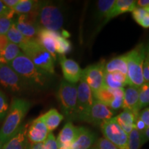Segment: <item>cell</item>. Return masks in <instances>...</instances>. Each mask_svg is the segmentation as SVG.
Segmentation results:
<instances>
[{
  "instance_id": "obj_1",
  "label": "cell",
  "mask_w": 149,
  "mask_h": 149,
  "mask_svg": "<svg viewBox=\"0 0 149 149\" xmlns=\"http://www.w3.org/2000/svg\"><path fill=\"white\" fill-rule=\"evenodd\" d=\"M8 65L29 87L37 90H44L49 86L51 82V74L35 66L22 52Z\"/></svg>"
},
{
  "instance_id": "obj_2",
  "label": "cell",
  "mask_w": 149,
  "mask_h": 149,
  "mask_svg": "<svg viewBox=\"0 0 149 149\" xmlns=\"http://www.w3.org/2000/svg\"><path fill=\"white\" fill-rule=\"evenodd\" d=\"M31 107V102L28 100L17 97L13 99L8 113L0 129V139L3 145L19 129Z\"/></svg>"
},
{
  "instance_id": "obj_3",
  "label": "cell",
  "mask_w": 149,
  "mask_h": 149,
  "mask_svg": "<svg viewBox=\"0 0 149 149\" xmlns=\"http://www.w3.org/2000/svg\"><path fill=\"white\" fill-rule=\"evenodd\" d=\"M35 15L40 28L59 33L62 29L64 22V15L57 3L48 1H40Z\"/></svg>"
},
{
  "instance_id": "obj_4",
  "label": "cell",
  "mask_w": 149,
  "mask_h": 149,
  "mask_svg": "<svg viewBox=\"0 0 149 149\" xmlns=\"http://www.w3.org/2000/svg\"><path fill=\"white\" fill-rule=\"evenodd\" d=\"M19 47L35 66L51 75L55 74V61L51 54L39 44L36 39H27Z\"/></svg>"
},
{
  "instance_id": "obj_5",
  "label": "cell",
  "mask_w": 149,
  "mask_h": 149,
  "mask_svg": "<svg viewBox=\"0 0 149 149\" xmlns=\"http://www.w3.org/2000/svg\"><path fill=\"white\" fill-rule=\"evenodd\" d=\"M127 77L129 86L139 88L144 83L143 78V64L146 58V48L143 44L137 45L126 54Z\"/></svg>"
},
{
  "instance_id": "obj_6",
  "label": "cell",
  "mask_w": 149,
  "mask_h": 149,
  "mask_svg": "<svg viewBox=\"0 0 149 149\" xmlns=\"http://www.w3.org/2000/svg\"><path fill=\"white\" fill-rule=\"evenodd\" d=\"M57 99L65 116L70 120H74L77 110V85L62 80L57 91Z\"/></svg>"
},
{
  "instance_id": "obj_7",
  "label": "cell",
  "mask_w": 149,
  "mask_h": 149,
  "mask_svg": "<svg viewBox=\"0 0 149 149\" xmlns=\"http://www.w3.org/2000/svg\"><path fill=\"white\" fill-rule=\"evenodd\" d=\"M100 127L104 137L119 149H128V135L117 124L115 117L104 121Z\"/></svg>"
},
{
  "instance_id": "obj_8",
  "label": "cell",
  "mask_w": 149,
  "mask_h": 149,
  "mask_svg": "<svg viewBox=\"0 0 149 149\" xmlns=\"http://www.w3.org/2000/svg\"><path fill=\"white\" fill-rule=\"evenodd\" d=\"M79 81V84L77 86V99L75 119L84 122L95 100L92 91L84 79L81 77Z\"/></svg>"
},
{
  "instance_id": "obj_9",
  "label": "cell",
  "mask_w": 149,
  "mask_h": 149,
  "mask_svg": "<svg viewBox=\"0 0 149 149\" xmlns=\"http://www.w3.org/2000/svg\"><path fill=\"white\" fill-rule=\"evenodd\" d=\"M0 84L13 93H21L29 88L26 84L8 64H0Z\"/></svg>"
},
{
  "instance_id": "obj_10",
  "label": "cell",
  "mask_w": 149,
  "mask_h": 149,
  "mask_svg": "<svg viewBox=\"0 0 149 149\" xmlns=\"http://www.w3.org/2000/svg\"><path fill=\"white\" fill-rule=\"evenodd\" d=\"M106 62L104 60L91 65L82 70V77L89 86L93 93L104 86Z\"/></svg>"
},
{
  "instance_id": "obj_11",
  "label": "cell",
  "mask_w": 149,
  "mask_h": 149,
  "mask_svg": "<svg viewBox=\"0 0 149 149\" xmlns=\"http://www.w3.org/2000/svg\"><path fill=\"white\" fill-rule=\"evenodd\" d=\"M35 13L19 15L15 19H14V23L18 31L26 38L29 40L36 39L37 33L40 29L37 23Z\"/></svg>"
},
{
  "instance_id": "obj_12",
  "label": "cell",
  "mask_w": 149,
  "mask_h": 149,
  "mask_svg": "<svg viewBox=\"0 0 149 149\" xmlns=\"http://www.w3.org/2000/svg\"><path fill=\"white\" fill-rule=\"evenodd\" d=\"M114 114V111L111 110L107 106L95 100L84 122L94 125H101L102 123L105 120L113 118Z\"/></svg>"
},
{
  "instance_id": "obj_13",
  "label": "cell",
  "mask_w": 149,
  "mask_h": 149,
  "mask_svg": "<svg viewBox=\"0 0 149 149\" xmlns=\"http://www.w3.org/2000/svg\"><path fill=\"white\" fill-rule=\"evenodd\" d=\"M59 61L65 80L70 84L78 82L83 70L79 64L71 59L66 58L65 55H59Z\"/></svg>"
},
{
  "instance_id": "obj_14",
  "label": "cell",
  "mask_w": 149,
  "mask_h": 149,
  "mask_svg": "<svg viewBox=\"0 0 149 149\" xmlns=\"http://www.w3.org/2000/svg\"><path fill=\"white\" fill-rule=\"evenodd\" d=\"M49 133L42 116L33 120L28 127L27 137L31 144L43 143Z\"/></svg>"
},
{
  "instance_id": "obj_15",
  "label": "cell",
  "mask_w": 149,
  "mask_h": 149,
  "mask_svg": "<svg viewBox=\"0 0 149 149\" xmlns=\"http://www.w3.org/2000/svg\"><path fill=\"white\" fill-rule=\"evenodd\" d=\"M61 34L59 32L49 31L40 28L39 30L36 40L39 44L51 54L53 59H57L56 53V40Z\"/></svg>"
},
{
  "instance_id": "obj_16",
  "label": "cell",
  "mask_w": 149,
  "mask_h": 149,
  "mask_svg": "<svg viewBox=\"0 0 149 149\" xmlns=\"http://www.w3.org/2000/svg\"><path fill=\"white\" fill-rule=\"evenodd\" d=\"M28 125H22L17 132L3 145L2 149H31V143L27 137Z\"/></svg>"
},
{
  "instance_id": "obj_17",
  "label": "cell",
  "mask_w": 149,
  "mask_h": 149,
  "mask_svg": "<svg viewBox=\"0 0 149 149\" xmlns=\"http://www.w3.org/2000/svg\"><path fill=\"white\" fill-rule=\"evenodd\" d=\"M78 127L74 126L70 122L65 124L59 132L57 140L58 149H71L72 142L75 139Z\"/></svg>"
},
{
  "instance_id": "obj_18",
  "label": "cell",
  "mask_w": 149,
  "mask_h": 149,
  "mask_svg": "<svg viewBox=\"0 0 149 149\" xmlns=\"http://www.w3.org/2000/svg\"><path fill=\"white\" fill-rule=\"evenodd\" d=\"M124 88H111L104 86L101 89L93 93V97L94 100L102 102L109 108L115 99L124 97Z\"/></svg>"
},
{
  "instance_id": "obj_19",
  "label": "cell",
  "mask_w": 149,
  "mask_h": 149,
  "mask_svg": "<svg viewBox=\"0 0 149 149\" xmlns=\"http://www.w3.org/2000/svg\"><path fill=\"white\" fill-rule=\"evenodd\" d=\"M138 88L130 86L124 90V101L122 107L124 111H129L135 115H139L140 111Z\"/></svg>"
},
{
  "instance_id": "obj_20",
  "label": "cell",
  "mask_w": 149,
  "mask_h": 149,
  "mask_svg": "<svg viewBox=\"0 0 149 149\" xmlns=\"http://www.w3.org/2000/svg\"><path fill=\"white\" fill-rule=\"evenodd\" d=\"M95 141V135L84 127H78L75 139L72 142L71 149H90Z\"/></svg>"
},
{
  "instance_id": "obj_21",
  "label": "cell",
  "mask_w": 149,
  "mask_h": 149,
  "mask_svg": "<svg viewBox=\"0 0 149 149\" xmlns=\"http://www.w3.org/2000/svg\"><path fill=\"white\" fill-rule=\"evenodd\" d=\"M137 7L136 1L134 0H117L111 12L105 18V22H107L109 20L120 15L122 13L127 12H133L134 9Z\"/></svg>"
},
{
  "instance_id": "obj_22",
  "label": "cell",
  "mask_w": 149,
  "mask_h": 149,
  "mask_svg": "<svg viewBox=\"0 0 149 149\" xmlns=\"http://www.w3.org/2000/svg\"><path fill=\"white\" fill-rule=\"evenodd\" d=\"M129 85L127 75L120 72H106L104 74V86L111 88H124Z\"/></svg>"
},
{
  "instance_id": "obj_23",
  "label": "cell",
  "mask_w": 149,
  "mask_h": 149,
  "mask_svg": "<svg viewBox=\"0 0 149 149\" xmlns=\"http://www.w3.org/2000/svg\"><path fill=\"white\" fill-rule=\"evenodd\" d=\"M138 116L129 111H124L115 119L122 130L128 135L134 128V123Z\"/></svg>"
},
{
  "instance_id": "obj_24",
  "label": "cell",
  "mask_w": 149,
  "mask_h": 149,
  "mask_svg": "<svg viewBox=\"0 0 149 149\" xmlns=\"http://www.w3.org/2000/svg\"><path fill=\"white\" fill-rule=\"evenodd\" d=\"M41 116H42L44 122L45 123L49 133L53 131L58 127L61 121L64 119V115L59 113L55 109L49 110L45 114L41 115Z\"/></svg>"
},
{
  "instance_id": "obj_25",
  "label": "cell",
  "mask_w": 149,
  "mask_h": 149,
  "mask_svg": "<svg viewBox=\"0 0 149 149\" xmlns=\"http://www.w3.org/2000/svg\"><path fill=\"white\" fill-rule=\"evenodd\" d=\"M106 72H120L127 75V64H126V57L125 55H122L110 60L106 63Z\"/></svg>"
},
{
  "instance_id": "obj_26",
  "label": "cell",
  "mask_w": 149,
  "mask_h": 149,
  "mask_svg": "<svg viewBox=\"0 0 149 149\" xmlns=\"http://www.w3.org/2000/svg\"><path fill=\"white\" fill-rule=\"evenodd\" d=\"M21 53V49L19 46L9 42L6 47L0 51V64H9Z\"/></svg>"
},
{
  "instance_id": "obj_27",
  "label": "cell",
  "mask_w": 149,
  "mask_h": 149,
  "mask_svg": "<svg viewBox=\"0 0 149 149\" xmlns=\"http://www.w3.org/2000/svg\"><path fill=\"white\" fill-rule=\"evenodd\" d=\"M40 1L35 0H19V3L13 8L17 15H31L36 13Z\"/></svg>"
},
{
  "instance_id": "obj_28",
  "label": "cell",
  "mask_w": 149,
  "mask_h": 149,
  "mask_svg": "<svg viewBox=\"0 0 149 149\" xmlns=\"http://www.w3.org/2000/svg\"><path fill=\"white\" fill-rule=\"evenodd\" d=\"M144 144L142 133L133 128L128 135V149H139Z\"/></svg>"
},
{
  "instance_id": "obj_29",
  "label": "cell",
  "mask_w": 149,
  "mask_h": 149,
  "mask_svg": "<svg viewBox=\"0 0 149 149\" xmlns=\"http://www.w3.org/2000/svg\"><path fill=\"white\" fill-rule=\"evenodd\" d=\"M6 35L9 42L16 44V45H17L19 46L22 45L23 43H24L27 40V38H26V37L18 31L17 29L15 26V24L14 22Z\"/></svg>"
},
{
  "instance_id": "obj_30",
  "label": "cell",
  "mask_w": 149,
  "mask_h": 149,
  "mask_svg": "<svg viewBox=\"0 0 149 149\" xmlns=\"http://www.w3.org/2000/svg\"><path fill=\"white\" fill-rule=\"evenodd\" d=\"M72 49L71 43L69 40L59 35L56 40V53L59 55H65L69 53Z\"/></svg>"
},
{
  "instance_id": "obj_31",
  "label": "cell",
  "mask_w": 149,
  "mask_h": 149,
  "mask_svg": "<svg viewBox=\"0 0 149 149\" xmlns=\"http://www.w3.org/2000/svg\"><path fill=\"white\" fill-rule=\"evenodd\" d=\"M115 3V0H100L97 1L98 14L101 17L106 18L111 12L112 8Z\"/></svg>"
},
{
  "instance_id": "obj_32",
  "label": "cell",
  "mask_w": 149,
  "mask_h": 149,
  "mask_svg": "<svg viewBox=\"0 0 149 149\" xmlns=\"http://www.w3.org/2000/svg\"><path fill=\"white\" fill-rule=\"evenodd\" d=\"M138 89L139 109L141 110L149 104V83L144 82Z\"/></svg>"
},
{
  "instance_id": "obj_33",
  "label": "cell",
  "mask_w": 149,
  "mask_h": 149,
  "mask_svg": "<svg viewBox=\"0 0 149 149\" xmlns=\"http://www.w3.org/2000/svg\"><path fill=\"white\" fill-rule=\"evenodd\" d=\"M9 109L8 100L6 95L0 91V121L4 120Z\"/></svg>"
},
{
  "instance_id": "obj_34",
  "label": "cell",
  "mask_w": 149,
  "mask_h": 149,
  "mask_svg": "<svg viewBox=\"0 0 149 149\" xmlns=\"http://www.w3.org/2000/svg\"><path fill=\"white\" fill-rule=\"evenodd\" d=\"M14 22V19L7 16H0V35H6Z\"/></svg>"
},
{
  "instance_id": "obj_35",
  "label": "cell",
  "mask_w": 149,
  "mask_h": 149,
  "mask_svg": "<svg viewBox=\"0 0 149 149\" xmlns=\"http://www.w3.org/2000/svg\"><path fill=\"white\" fill-rule=\"evenodd\" d=\"M44 148L45 149H58L57 146V140L54 135V134L52 132H50L45 139V141L43 142Z\"/></svg>"
},
{
  "instance_id": "obj_36",
  "label": "cell",
  "mask_w": 149,
  "mask_h": 149,
  "mask_svg": "<svg viewBox=\"0 0 149 149\" xmlns=\"http://www.w3.org/2000/svg\"><path fill=\"white\" fill-rule=\"evenodd\" d=\"M96 148L97 149H119L105 137H101L98 139L96 144Z\"/></svg>"
},
{
  "instance_id": "obj_37",
  "label": "cell",
  "mask_w": 149,
  "mask_h": 149,
  "mask_svg": "<svg viewBox=\"0 0 149 149\" xmlns=\"http://www.w3.org/2000/svg\"><path fill=\"white\" fill-rule=\"evenodd\" d=\"M147 14V11L144 8H139V7H136L132 12V15L134 20L137 22V24H139L144 17Z\"/></svg>"
},
{
  "instance_id": "obj_38",
  "label": "cell",
  "mask_w": 149,
  "mask_h": 149,
  "mask_svg": "<svg viewBox=\"0 0 149 149\" xmlns=\"http://www.w3.org/2000/svg\"><path fill=\"white\" fill-rule=\"evenodd\" d=\"M15 15V13L14 12V10L6 6L2 1L0 0V16H7L9 18L13 19Z\"/></svg>"
},
{
  "instance_id": "obj_39",
  "label": "cell",
  "mask_w": 149,
  "mask_h": 149,
  "mask_svg": "<svg viewBox=\"0 0 149 149\" xmlns=\"http://www.w3.org/2000/svg\"><path fill=\"white\" fill-rule=\"evenodd\" d=\"M139 118L144 123L147 128L149 127V108H146L139 112Z\"/></svg>"
},
{
  "instance_id": "obj_40",
  "label": "cell",
  "mask_w": 149,
  "mask_h": 149,
  "mask_svg": "<svg viewBox=\"0 0 149 149\" xmlns=\"http://www.w3.org/2000/svg\"><path fill=\"white\" fill-rule=\"evenodd\" d=\"M143 78H144V82L149 83V61L146 57L143 64Z\"/></svg>"
},
{
  "instance_id": "obj_41",
  "label": "cell",
  "mask_w": 149,
  "mask_h": 149,
  "mask_svg": "<svg viewBox=\"0 0 149 149\" xmlns=\"http://www.w3.org/2000/svg\"><path fill=\"white\" fill-rule=\"evenodd\" d=\"M134 128L137 129L138 131H139L141 133H144V130L147 128L146 126L145 125L144 123L139 118V116L137 119H136L135 121V123H134Z\"/></svg>"
},
{
  "instance_id": "obj_42",
  "label": "cell",
  "mask_w": 149,
  "mask_h": 149,
  "mask_svg": "<svg viewBox=\"0 0 149 149\" xmlns=\"http://www.w3.org/2000/svg\"><path fill=\"white\" fill-rule=\"evenodd\" d=\"M9 44V41L6 35H0V51L6 47Z\"/></svg>"
},
{
  "instance_id": "obj_43",
  "label": "cell",
  "mask_w": 149,
  "mask_h": 149,
  "mask_svg": "<svg viewBox=\"0 0 149 149\" xmlns=\"http://www.w3.org/2000/svg\"><path fill=\"white\" fill-rule=\"evenodd\" d=\"M19 1V0H3L2 2L6 6L13 10V8L17 4Z\"/></svg>"
},
{
  "instance_id": "obj_44",
  "label": "cell",
  "mask_w": 149,
  "mask_h": 149,
  "mask_svg": "<svg viewBox=\"0 0 149 149\" xmlns=\"http://www.w3.org/2000/svg\"><path fill=\"white\" fill-rule=\"evenodd\" d=\"M139 25L142 26L144 29H148L149 28V14L147 13V14L142 19Z\"/></svg>"
},
{
  "instance_id": "obj_45",
  "label": "cell",
  "mask_w": 149,
  "mask_h": 149,
  "mask_svg": "<svg viewBox=\"0 0 149 149\" xmlns=\"http://www.w3.org/2000/svg\"><path fill=\"white\" fill-rule=\"evenodd\" d=\"M136 4L137 7L142 8H146L149 7V0H139L136 1Z\"/></svg>"
},
{
  "instance_id": "obj_46",
  "label": "cell",
  "mask_w": 149,
  "mask_h": 149,
  "mask_svg": "<svg viewBox=\"0 0 149 149\" xmlns=\"http://www.w3.org/2000/svg\"><path fill=\"white\" fill-rule=\"evenodd\" d=\"M142 137L144 143L146 142V141H148L149 140V127L147 128L146 129L144 130V133H142Z\"/></svg>"
},
{
  "instance_id": "obj_47",
  "label": "cell",
  "mask_w": 149,
  "mask_h": 149,
  "mask_svg": "<svg viewBox=\"0 0 149 149\" xmlns=\"http://www.w3.org/2000/svg\"><path fill=\"white\" fill-rule=\"evenodd\" d=\"M31 149H45L43 143H37V144H31Z\"/></svg>"
},
{
  "instance_id": "obj_48",
  "label": "cell",
  "mask_w": 149,
  "mask_h": 149,
  "mask_svg": "<svg viewBox=\"0 0 149 149\" xmlns=\"http://www.w3.org/2000/svg\"><path fill=\"white\" fill-rule=\"evenodd\" d=\"M146 48V57L149 61V42L147 44V45L145 46Z\"/></svg>"
},
{
  "instance_id": "obj_49",
  "label": "cell",
  "mask_w": 149,
  "mask_h": 149,
  "mask_svg": "<svg viewBox=\"0 0 149 149\" xmlns=\"http://www.w3.org/2000/svg\"><path fill=\"white\" fill-rule=\"evenodd\" d=\"M2 147H3V143L2 141H1V139H0V149H2Z\"/></svg>"
},
{
  "instance_id": "obj_50",
  "label": "cell",
  "mask_w": 149,
  "mask_h": 149,
  "mask_svg": "<svg viewBox=\"0 0 149 149\" xmlns=\"http://www.w3.org/2000/svg\"><path fill=\"white\" fill-rule=\"evenodd\" d=\"M90 149H97V148H96V146H93V147H91Z\"/></svg>"
}]
</instances>
